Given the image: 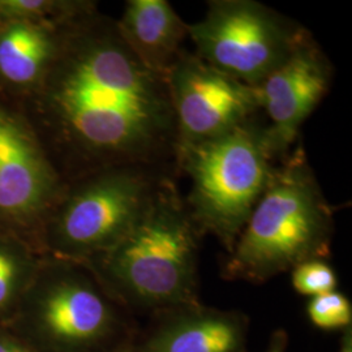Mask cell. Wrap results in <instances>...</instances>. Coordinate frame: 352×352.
I'll return each instance as SVG.
<instances>
[{"label": "cell", "mask_w": 352, "mask_h": 352, "mask_svg": "<svg viewBox=\"0 0 352 352\" xmlns=\"http://www.w3.org/2000/svg\"><path fill=\"white\" fill-rule=\"evenodd\" d=\"M50 101L78 149L116 166L164 170L177 131L166 77L146 68L115 30L78 34L51 84Z\"/></svg>", "instance_id": "1"}, {"label": "cell", "mask_w": 352, "mask_h": 352, "mask_svg": "<svg viewBox=\"0 0 352 352\" xmlns=\"http://www.w3.org/2000/svg\"><path fill=\"white\" fill-rule=\"evenodd\" d=\"M333 217L299 148L274 167L263 196L230 252L225 277L263 283L330 253Z\"/></svg>", "instance_id": "2"}, {"label": "cell", "mask_w": 352, "mask_h": 352, "mask_svg": "<svg viewBox=\"0 0 352 352\" xmlns=\"http://www.w3.org/2000/svg\"><path fill=\"white\" fill-rule=\"evenodd\" d=\"M200 231L164 175L126 235L104 252V267L126 298L166 311L197 302Z\"/></svg>", "instance_id": "3"}, {"label": "cell", "mask_w": 352, "mask_h": 352, "mask_svg": "<svg viewBox=\"0 0 352 352\" xmlns=\"http://www.w3.org/2000/svg\"><path fill=\"white\" fill-rule=\"evenodd\" d=\"M265 124L254 118L215 139L182 145L175 162L188 175L187 209L200 234L230 253L276 167Z\"/></svg>", "instance_id": "4"}, {"label": "cell", "mask_w": 352, "mask_h": 352, "mask_svg": "<svg viewBox=\"0 0 352 352\" xmlns=\"http://www.w3.org/2000/svg\"><path fill=\"white\" fill-rule=\"evenodd\" d=\"M307 29L254 0H213L188 24L196 55L221 72L257 88L283 63Z\"/></svg>", "instance_id": "5"}, {"label": "cell", "mask_w": 352, "mask_h": 352, "mask_svg": "<svg viewBox=\"0 0 352 352\" xmlns=\"http://www.w3.org/2000/svg\"><path fill=\"white\" fill-rule=\"evenodd\" d=\"M164 170L113 166L75 189L56 222L60 245L75 253L109 251L138 221Z\"/></svg>", "instance_id": "6"}, {"label": "cell", "mask_w": 352, "mask_h": 352, "mask_svg": "<svg viewBox=\"0 0 352 352\" xmlns=\"http://www.w3.org/2000/svg\"><path fill=\"white\" fill-rule=\"evenodd\" d=\"M166 82L175 115L177 146L222 136L260 111L256 89L188 51L180 52Z\"/></svg>", "instance_id": "7"}, {"label": "cell", "mask_w": 352, "mask_h": 352, "mask_svg": "<svg viewBox=\"0 0 352 352\" xmlns=\"http://www.w3.org/2000/svg\"><path fill=\"white\" fill-rule=\"evenodd\" d=\"M333 69L324 51L307 33L287 59L257 87L264 111L265 138L273 158H285L302 123L327 96Z\"/></svg>", "instance_id": "8"}, {"label": "cell", "mask_w": 352, "mask_h": 352, "mask_svg": "<svg viewBox=\"0 0 352 352\" xmlns=\"http://www.w3.org/2000/svg\"><path fill=\"white\" fill-rule=\"evenodd\" d=\"M161 312L162 320L132 352H247L248 321L239 312L199 302Z\"/></svg>", "instance_id": "9"}, {"label": "cell", "mask_w": 352, "mask_h": 352, "mask_svg": "<svg viewBox=\"0 0 352 352\" xmlns=\"http://www.w3.org/2000/svg\"><path fill=\"white\" fill-rule=\"evenodd\" d=\"M52 175L25 129L0 111V212L23 215L49 200Z\"/></svg>", "instance_id": "10"}, {"label": "cell", "mask_w": 352, "mask_h": 352, "mask_svg": "<svg viewBox=\"0 0 352 352\" xmlns=\"http://www.w3.org/2000/svg\"><path fill=\"white\" fill-rule=\"evenodd\" d=\"M42 320L51 337L67 347H88L103 340L113 325L107 302L87 282L63 278L42 302Z\"/></svg>", "instance_id": "11"}, {"label": "cell", "mask_w": 352, "mask_h": 352, "mask_svg": "<svg viewBox=\"0 0 352 352\" xmlns=\"http://www.w3.org/2000/svg\"><path fill=\"white\" fill-rule=\"evenodd\" d=\"M118 30L142 64L164 77L188 37V24L166 0H129Z\"/></svg>", "instance_id": "12"}, {"label": "cell", "mask_w": 352, "mask_h": 352, "mask_svg": "<svg viewBox=\"0 0 352 352\" xmlns=\"http://www.w3.org/2000/svg\"><path fill=\"white\" fill-rule=\"evenodd\" d=\"M55 51L46 29L26 21L13 23L0 36V74L13 84H30L42 75Z\"/></svg>", "instance_id": "13"}, {"label": "cell", "mask_w": 352, "mask_h": 352, "mask_svg": "<svg viewBox=\"0 0 352 352\" xmlns=\"http://www.w3.org/2000/svg\"><path fill=\"white\" fill-rule=\"evenodd\" d=\"M308 316L314 325L320 329H344L351 325V302L337 291L317 295L308 302Z\"/></svg>", "instance_id": "14"}, {"label": "cell", "mask_w": 352, "mask_h": 352, "mask_svg": "<svg viewBox=\"0 0 352 352\" xmlns=\"http://www.w3.org/2000/svg\"><path fill=\"white\" fill-rule=\"evenodd\" d=\"M292 272V286L299 294L317 296L336 291V272L324 260H312L298 265Z\"/></svg>", "instance_id": "15"}, {"label": "cell", "mask_w": 352, "mask_h": 352, "mask_svg": "<svg viewBox=\"0 0 352 352\" xmlns=\"http://www.w3.org/2000/svg\"><path fill=\"white\" fill-rule=\"evenodd\" d=\"M64 6H56V3L43 0H1L0 12L7 16L29 17L36 14H45L55 8H62Z\"/></svg>", "instance_id": "16"}, {"label": "cell", "mask_w": 352, "mask_h": 352, "mask_svg": "<svg viewBox=\"0 0 352 352\" xmlns=\"http://www.w3.org/2000/svg\"><path fill=\"white\" fill-rule=\"evenodd\" d=\"M19 266L12 254L0 250V307L8 302L12 295Z\"/></svg>", "instance_id": "17"}, {"label": "cell", "mask_w": 352, "mask_h": 352, "mask_svg": "<svg viewBox=\"0 0 352 352\" xmlns=\"http://www.w3.org/2000/svg\"><path fill=\"white\" fill-rule=\"evenodd\" d=\"M286 343H287L286 333L277 331L270 342L267 352H286Z\"/></svg>", "instance_id": "18"}, {"label": "cell", "mask_w": 352, "mask_h": 352, "mask_svg": "<svg viewBox=\"0 0 352 352\" xmlns=\"http://www.w3.org/2000/svg\"><path fill=\"white\" fill-rule=\"evenodd\" d=\"M343 336L340 340V351L338 352H352V327H344L343 329Z\"/></svg>", "instance_id": "19"}, {"label": "cell", "mask_w": 352, "mask_h": 352, "mask_svg": "<svg viewBox=\"0 0 352 352\" xmlns=\"http://www.w3.org/2000/svg\"><path fill=\"white\" fill-rule=\"evenodd\" d=\"M0 352H28L17 346H14L12 343H7V342H1L0 340Z\"/></svg>", "instance_id": "20"}]
</instances>
